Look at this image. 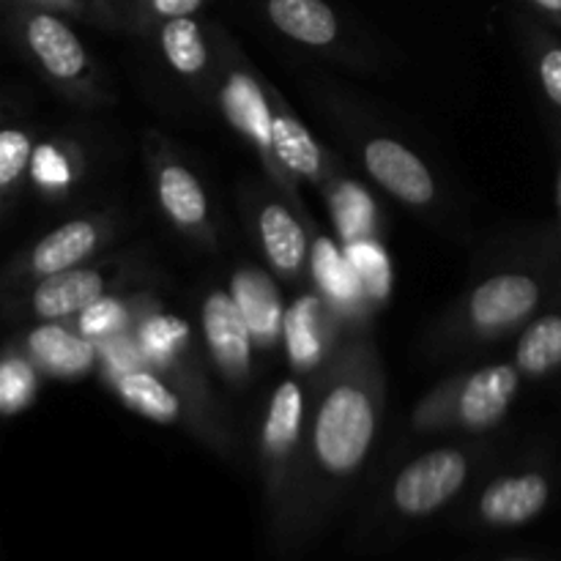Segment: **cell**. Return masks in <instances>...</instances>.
Returning a JSON list of instances; mask_svg holds the SVG:
<instances>
[{"mask_svg":"<svg viewBox=\"0 0 561 561\" xmlns=\"http://www.w3.org/2000/svg\"><path fill=\"white\" fill-rule=\"evenodd\" d=\"M376 431V414L367 394L356 387H337L316 420V449L329 471L356 469L367 455Z\"/></svg>","mask_w":561,"mask_h":561,"instance_id":"cell-1","label":"cell"},{"mask_svg":"<svg viewBox=\"0 0 561 561\" xmlns=\"http://www.w3.org/2000/svg\"><path fill=\"white\" fill-rule=\"evenodd\" d=\"M466 458L455 449H438L405 466L394 482V504L405 515H427L447 504L466 482Z\"/></svg>","mask_w":561,"mask_h":561,"instance_id":"cell-2","label":"cell"},{"mask_svg":"<svg viewBox=\"0 0 561 561\" xmlns=\"http://www.w3.org/2000/svg\"><path fill=\"white\" fill-rule=\"evenodd\" d=\"M365 162L373 179L411 206H425L436 195L431 170L414 151L394 140H373L365 148Z\"/></svg>","mask_w":561,"mask_h":561,"instance_id":"cell-3","label":"cell"},{"mask_svg":"<svg viewBox=\"0 0 561 561\" xmlns=\"http://www.w3.org/2000/svg\"><path fill=\"white\" fill-rule=\"evenodd\" d=\"M540 301V285L526 274H499L471 296V318L480 327H510L529 316Z\"/></svg>","mask_w":561,"mask_h":561,"instance_id":"cell-4","label":"cell"},{"mask_svg":"<svg viewBox=\"0 0 561 561\" xmlns=\"http://www.w3.org/2000/svg\"><path fill=\"white\" fill-rule=\"evenodd\" d=\"M25 42L38 64L55 80H77L85 71V49H82L80 38L71 33V27L58 16L44 14V11L27 16Z\"/></svg>","mask_w":561,"mask_h":561,"instance_id":"cell-5","label":"cell"},{"mask_svg":"<svg viewBox=\"0 0 561 561\" xmlns=\"http://www.w3.org/2000/svg\"><path fill=\"white\" fill-rule=\"evenodd\" d=\"M203 332L214 359L228 373H244L250 367V327L239 305L228 294H211L203 305Z\"/></svg>","mask_w":561,"mask_h":561,"instance_id":"cell-6","label":"cell"},{"mask_svg":"<svg viewBox=\"0 0 561 561\" xmlns=\"http://www.w3.org/2000/svg\"><path fill=\"white\" fill-rule=\"evenodd\" d=\"M518 392V370L507 365H493L474 373L460 394V420L469 427H488L502 420L504 411Z\"/></svg>","mask_w":561,"mask_h":561,"instance_id":"cell-7","label":"cell"},{"mask_svg":"<svg viewBox=\"0 0 561 561\" xmlns=\"http://www.w3.org/2000/svg\"><path fill=\"white\" fill-rule=\"evenodd\" d=\"M548 482L540 474H520L496 480L480 502L482 518L499 526H518L535 518L548 502Z\"/></svg>","mask_w":561,"mask_h":561,"instance_id":"cell-8","label":"cell"},{"mask_svg":"<svg viewBox=\"0 0 561 561\" xmlns=\"http://www.w3.org/2000/svg\"><path fill=\"white\" fill-rule=\"evenodd\" d=\"M104 283L96 272L69 268V272L44 277L33 290V312L44 321H60L66 316L82 312L93 301L102 299Z\"/></svg>","mask_w":561,"mask_h":561,"instance_id":"cell-9","label":"cell"},{"mask_svg":"<svg viewBox=\"0 0 561 561\" xmlns=\"http://www.w3.org/2000/svg\"><path fill=\"white\" fill-rule=\"evenodd\" d=\"M27 354L33 356L42 370H47L49 376H82L93 367L96 359V351L80 334L69 332L66 327L58 323H42V327L33 329L27 334Z\"/></svg>","mask_w":561,"mask_h":561,"instance_id":"cell-10","label":"cell"},{"mask_svg":"<svg viewBox=\"0 0 561 561\" xmlns=\"http://www.w3.org/2000/svg\"><path fill=\"white\" fill-rule=\"evenodd\" d=\"M233 299L244 316L247 327H250L252 337L266 345L274 343L279 329H283L285 312L272 279L255 268H244L233 277Z\"/></svg>","mask_w":561,"mask_h":561,"instance_id":"cell-11","label":"cell"},{"mask_svg":"<svg viewBox=\"0 0 561 561\" xmlns=\"http://www.w3.org/2000/svg\"><path fill=\"white\" fill-rule=\"evenodd\" d=\"M93 247H96V228L91 222L75 219V222L60 225L33 247L31 272L42 279L69 272V268H75L77 263L91 255Z\"/></svg>","mask_w":561,"mask_h":561,"instance_id":"cell-12","label":"cell"},{"mask_svg":"<svg viewBox=\"0 0 561 561\" xmlns=\"http://www.w3.org/2000/svg\"><path fill=\"white\" fill-rule=\"evenodd\" d=\"M268 16L285 36L323 47L337 36L334 11L323 0H268Z\"/></svg>","mask_w":561,"mask_h":561,"instance_id":"cell-13","label":"cell"},{"mask_svg":"<svg viewBox=\"0 0 561 561\" xmlns=\"http://www.w3.org/2000/svg\"><path fill=\"white\" fill-rule=\"evenodd\" d=\"M222 107L225 115L230 118V124L236 129L247 131L252 140H257L261 146H272V113H268V104L263 99L261 88L244 75H233L228 80L222 91Z\"/></svg>","mask_w":561,"mask_h":561,"instance_id":"cell-14","label":"cell"},{"mask_svg":"<svg viewBox=\"0 0 561 561\" xmlns=\"http://www.w3.org/2000/svg\"><path fill=\"white\" fill-rule=\"evenodd\" d=\"M261 236L268 261L279 272H296L305 261L307 239L301 225L283 206H266L261 214Z\"/></svg>","mask_w":561,"mask_h":561,"instance_id":"cell-15","label":"cell"},{"mask_svg":"<svg viewBox=\"0 0 561 561\" xmlns=\"http://www.w3.org/2000/svg\"><path fill=\"white\" fill-rule=\"evenodd\" d=\"M159 201H162L164 211L179 225H201L206 219V195H203L195 175L184 168L170 164V168L162 170V175H159Z\"/></svg>","mask_w":561,"mask_h":561,"instance_id":"cell-16","label":"cell"},{"mask_svg":"<svg viewBox=\"0 0 561 561\" xmlns=\"http://www.w3.org/2000/svg\"><path fill=\"white\" fill-rule=\"evenodd\" d=\"M118 394L129 409L148 416L153 422H173L179 416L181 403L157 376L151 373H129L121 378Z\"/></svg>","mask_w":561,"mask_h":561,"instance_id":"cell-17","label":"cell"},{"mask_svg":"<svg viewBox=\"0 0 561 561\" xmlns=\"http://www.w3.org/2000/svg\"><path fill=\"white\" fill-rule=\"evenodd\" d=\"M518 367L529 376L561 367V316H546L526 329L518 343Z\"/></svg>","mask_w":561,"mask_h":561,"instance_id":"cell-18","label":"cell"},{"mask_svg":"<svg viewBox=\"0 0 561 561\" xmlns=\"http://www.w3.org/2000/svg\"><path fill=\"white\" fill-rule=\"evenodd\" d=\"M272 148L285 168L301 175H316L321 168V148L299 121L279 115L272 124Z\"/></svg>","mask_w":561,"mask_h":561,"instance_id":"cell-19","label":"cell"},{"mask_svg":"<svg viewBox=\"0 0 561 561\" xmlns=\"http://www.w3.org/2000/svg\"><path fill=\"white\" fill-rule=\"evenodd\" d=\"M301 425V392L294 381L279 383L268 409L263 442L272 453H285L299 438Z\"/></svg>","mask_w":561,"mask_h":561,"instance_id":"cell-20","label":"cell"},{"mask_svg":"<svg viewBox=\"0 0 561 561\" xmlns=\"http://www.w3.org/2000/svg\"><path fill=\"white\" fill-rule=\"evenodd\" d=\"M162 47L170 66L181 75H197L206 66V44H203L201 27L190 16H175L164 25Z\"/></svg>","mask_w":561,"mask_h":561,"instance_id":"cell-21","label":"cell"},{"mask_svg":"<svg viewBox=\"0 0 561 561\" xmlns=\"http://www.w3.org/2000/svg\"><path fill=\"white\" fill-rule=\"evenodd\" d=\"M312 272H316L321 288L332 294L334 299H351L354 296V268H351V263H345V257L340 255L337 247L329 239H318L316 247H312Z\"/></svg>","mask_w":561,"mask_h":561,"instance_id":"cell-22","label":"cell"},{"mask_svg":"<svg viewBox=\"0 0 561 561\" xmlns=\"http://www.w3.org/2000/svg\"><path fill=\"white\" fill-rule=\"evenodd\" d=\"M334 219H337L340 233L345 241H359L365 239L367 230L373 225V201L362 186L343 184L334 192Z\"/></svg>","mask_w":561,"mask_h":561,"instance_id":"cell-23","label":"cell"},{"mask_svg":"<svg viewBox=\"0 0 561 561\" xmlns=\"http://www.w3.org/2000/svg\"><path fill=\"white\" fill-rule=\"evenodd\" d=\"M36 394V373L22 356H0V414H16Z\"/></svg>","mask_w":561,"mask_h":561,"instance_id":"cell-24","label":"cell"},{"mask_svg":"<svg viewBox=\"0 0 561 561\" xmlns=\"http://www.w3.org/2000/svg\"><path fill=\"white\" fill-rule=\"evenodd\" d=\"M348 263L354 268L356 279H362L376 299H383L389 294V288H392V268H389V261L381 247L365 239L351 241Z\"/></svg>","mask_w":561,"mask_h":561,"instance_id":"cell-25","label":"cell"},{"mask_svg":"<svg viewBox=\"0 0 561 561\" xmlns=\"http://www.w3.org/2000/svg\"><path fill=\"white\" fill-rule=\"evenodd\" d=\"M283 327H285V337H288L290 356H294L296 362H301V365L316 362L318 351H321V345H318V337H316V301L301 299L299 305L285 316Z\"/></svg>","mask_w":561,"mask_h":561,"instance_id":"cell-26","label":"cell"},{"mask_svg":"<svg viewBox=\"0 0 561 561\" xmlns=\"http://www.w3.org/2000/svg\"><path fill=\"white\" fill-rule=\"evenodd\" d=\"M33 157L31 137L22 129H0V192L11 190Z\"/></svg>","mask_w":561,"mask_h":561,"instance_id":"cell-27","label":"cell"},{"mask_svg":"<svg viewBox=\"0 0 561 561\" xmlns=\"http://www.w3.org/2000/svg\"><path fill=\"white\" fill-rule=\"evenodd\" d=\"M31 173L36 179V184L47 186V190H60L71 179L69 162H66V157L55 146L33 148Z\"/></svg>","mask_w":561,"mask_h":561,"instance_id":"cell-28","label":"cell"},{"mask_svg":"<svg viewBox=\"0 0 561 561\" xmlns=\"http://www.w3.org/2000/svg\"><path fill=\"white\" fill-rule=\"evenodd\" d=\"M121 318H124V312H121L118 301L99 299L80 312V329L85 334H104L118 327Z\"/></svg>","mask_w":561,"mask_h":561,"instance_id":"cell-29","label":"cell"},{"mask_svg":"<svg viewBox=\"0 0 561 561\" xmlns=\"http://www.w3.org/2000/svg\"><path fill=\"white\" fill-rule=\"evenodd\" d=\"M540 80L548 99L561 107V47H551L540 58Z\"/></svg>","mask_w":561,"mask_h":561,"instance_id":"cell-30","label":"cell"},{"mask_svg":"<svg viewBox=\"0 0 561 561\" xmlns=\"http://www.w3.org/2000/svg\"><path fill=\"white\" fill-rule=\"evenodd\" d=\"M184 323L173 321V318H159L148 327L146 340H148V348H173L175 337H184Z\"/></svg>","mask_w":561,"mask_h":561,"instance_id":"cell-31","label":"cell"},{"mask_svg":"<svg viewBox=\"0 0 561 561\" xmlns=\"http://www.w3.org/2000/svg\"><path fill=\"white\" fill-rule=\"evenodd\" d=\"M197 5H201V0H153V9L162 16H170V20H175V16H190Z\"/></svg>","mask_w":561,"mask_h":561,"instance_id":"cell-32","label":"cell"},{"mask_svg":"<svg viewBox=\"0 0 561 561\" xmlns=\"http://www.w3.org/2000/svg\"><path fill=\"white\" fill-rule=\"evenodd\" d=\"M531 3H537L540 9H546V11H551V14L561 16V0H531Z\"/></svg>","mask_w":561,"mask_h":561,"instance_id":"cell-33","label":"cell"}]
</instances>
